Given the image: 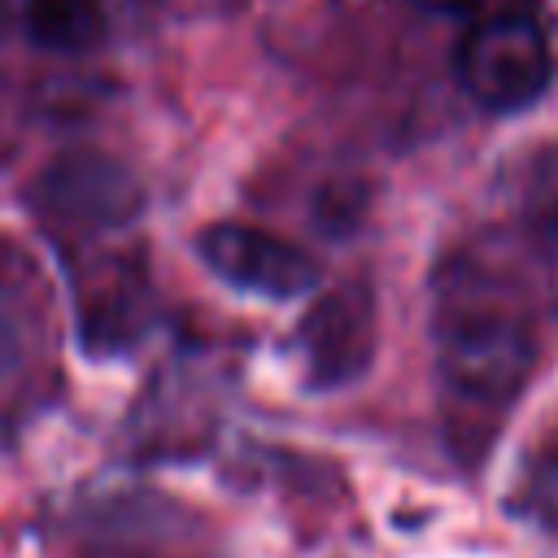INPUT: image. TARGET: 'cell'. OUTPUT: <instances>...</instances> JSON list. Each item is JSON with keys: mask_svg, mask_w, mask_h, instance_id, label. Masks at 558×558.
<instances>
[{"mask_svg": "<svg viewBox=\"0 0 558 558\" xmlns=\"http://www.w3.org/2000/svg\"><path fill=\"white\" fill-rule=\"evenodd\" d=\"M536 366V340L527 323L497 301H453L436 318V371L449 401L475 418H493L514 405Z\"/></svg>", "mask_w": 558, "mask_h": 558, "instance_id": "cell-1", "label": "cell"}, {"mask_svg": "<svg viewBox=\"0 0 558 558\" xmlns=\"http://www.w3.org/2000/svg\"><path fill=\"white\" fill-rule=\"evenodd\" d=\"M458 87L488 113H519L536 105L554 78L545 31L523 13L480 17L453 52Z\"/></svg>", "mask_w": 558, "mask_h": 558, "instance_id": "cell-2", "label": "cell"}, {"mask_svg": "<svg viewBox=\"0 0 558 558\" xmlns=\"http://www.w3.org/2000/svg\"><path fill=\"white\" fill-rule=\"evenodd\" d=\"M196 253L222 283L257 292V296L288 301V296H305L318 283V262L301 244L275 231H262V227L214 222L201 231Z\"/></svg>", "mask_w": 558, "mask_h": 558, "instance_id": "cell-3", "label": "cell"}, {"mask_svg": "<svg viewBox=\"0 0 558 558\" xmlns=\"http://www.w3.org/2000/svg\"><path fill=\"white\" fill-rule=\"evenodd\" d=\"M35 205L61 227L105 231L122 227L140 209V187L118 161L100 153H74L44 170V179L35 183Z\"/></svg>", "mask_w": 558, "mask_h": 558, "instance_id": "cell-4", "label": "cell"}, {"mask_svg": "<svg viewBox=\"0 0 558 558\" xmlns=\"http://www.w3.org/2000/svg\"><path fill=\"white\" fill-rule=\"evenodd\" d=\"M371 344H375V301L362 283L323 296L301 327L305 366L318 384L353 379L371 362Z\"/></svg>", "mask_w": 558, "mask_h": 558, "instance_id": "cell-5", "label": "cell"}, {"mask_svg": "<svg viewBox=\"0 0 558 558\" xmlns=\"http://www.w3.org/2000/svg\"><path fill=\"white\" fill-rule=\"evenodd\" d=\"M26 35L48 52H87L105 39V4L100 0H22Z\"/></svg>", "mask_w": 558, "mask_h": 558, "instance_id": "cell-6", "label": "cell"}, {"mask_svg": "<svg viewBox=\"0 0 558 558\" xmlns=\"http://www.w3.org/2000/svg\"><path fill=\"white\" fill-rule=\"evenodd\" d=\"M31 305H26V283H17L9 270H0V375L22 357L26 336H31Z\"/></svg>", "mask_w": 558, "mask_h": 558, "instance_id": "cell-7", "label": "cell"}, {"mask_svg": "<svg viewBox=\"0 0 558 558\" xmlns=\"http://www.w3.org/2000/svg\"><path fill=\"white\" fill-rule=\"evenodd\" d=\"M527 510L545 527H558V449H549L532 466V475H527Z\"/></svg>", "mask_w": 558, "mask_h": 558, "instance_id": "cell-8", "label": "cell"}, {"mask_svg": "<svg viewBox=\"0 0 558 558\" xmlns=\"http://www.w3.org/2000/svg\"><path fill=\"white\" fill-rule=\"evenodd\" d=\"M414 9H423V13H436V17H462V13H471L480 0H410Z\"/></svg>", "mask_w": 558, "mask_h": 558, "instance_id": "cell-9", "label": "cell"}]
</instances>
